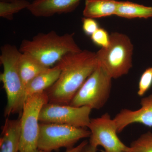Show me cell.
Masks as SVG:
<instances>
[{"mask_svg": "<svg viewBox=\"0 0 152 152\" xmlns=\"http://www.w3.org/2000/svg\"><path fill=\"white\" fill-rule=\"evenodd\" d=\"M31 3L28 0H14L10 2L0 1V17L12 20L14 15L25 9H27Z\"/></svg>", "mask_w": 152, "mask_h": 152, "instance_id": "e0dca14e", "label": "cell"}, {"mask_svg": "<svg viewBox=\"0 0 152 152\" xmlns=\"http://www.w3.org/2000/svg\"><path fill=\"white\" fill-rule=\"evenodd\" d=\"M140 108L137 110L123 109L116 115L113 119L118 133L121 132L129 125L140 124L152 127V94L142 98Z\"/></svg>", "mask_w": 152, "mask_h": 152, "instance_id": "30bf717a", "label": "cell"}, {"mask_svg": "<svg viewBox=\"0 0 152 152\" xmlns=\"http://www.w3.org/2000/svg\"><path fill=\"white\" fill-rule=\"evenodd\" d=\"M14 0H0V1L1 2H10Z\"/></svg>", "mask_w": 152, "mask_h": 152, "instance_id": "cb8c5ba5", "label": "cell"}, {"mask_svg": "<svg viewBox=\"0 0 152 152\" xmlns=\"http://www.w3.org/2000/svg\"><path fill=\"white\" fill-rule=\"evenodd\" d=\"M56 64L61 69L59 77L45 92L48 103L69 105L82 85L98 67L96 53L82 50L68 54Z\"/></svg>", "mask_w": 152, "mask_h": 152, "instance_id": "6da1fadb", "label": "cell"}, {"mask_svg": "<svg viewBox=\"0 0 152 152\" xmlns=\"http://www.w3.org/2000/svg\"><path fill=\"white\" fill-rule=\"evenodd\" d=\"M115 15L126 19L152 18V7L129 1H119Z\"/></svg>", "mask_w": 152, "mask_h": 152, "instance_id": "2e32d148", "label": "cell"}, {"mask_svg": "<svg viewBox=\"0 0 152 152\" xmlns=\"http://www.w3.org/2000/svg\"><path fill=\"white\" fill-rule=\"evenodd\" d=\"M118 2L116 0H86L83 15L86 18L95 19L115 15Z\"/></svg>", "mask_w": 152, "mask_h": 152, "instance_id": "5bb4252c", "label": "cell"}, {"mask_svg": "<svg viewBox=\"0 0 152 152\" xmlns=\"http://www.w3.org/2000/svg\"><path fill=\"white\" fill-rule=\"evenodd\" d=\"M88 141L84 140L82 142L80 145L72 148L68 149L65 152H80L85 146L88 143Z\"/></svg>", "mask_w": 152, "mask_h": 152, "instance_id": "7402d4cb", "label": "cell"}, {"mask_svg": "<svg viewBox=\"0 0 152 152\" xmlns=\"http://www.w3.org/2000/svg\"><path fill=\"white\" fill-rule=\"evenodd\" d=\"M134 45L126 35L118 32L110 35V43L96 53L99 64L112 79L129 73L132 67Z\"/></svg>", "mask_w": 152, "mask_h": 152, "instance_id": "277c9868", "label": "cell"}, {"mask_svg": "<svg viewBox=\"0 0 152 152\" xmlns=\"http://www.w3.org/2000/svg\"><path fill=\"white\" fill-rule=\"evenodd\" d=\"M32 1H35V0H32Z\"/></svg>", "mask_w": 152, "mask_h": 152, "instance_id": "484cf974", "label": "cell"}, {"mask_svg": "<svg viewBox=\"0 0 152 152\" xmlns=\"http://www.w3.org/2000/svg\"><path fill=\"white\" fill-rule=\"evenodd\" d=\"M88 128L91 132L89 143L96 148L102 147V152L128 151L129 147L119 138L115 123L108 113L91 119Z\"/></svg>", "mask_w": 152, "mask_h": 152, "instance_id": "9c48e42d", "label": "cell"}, {"mask_svg": "<svg viewBox=\"0 0 152 152\" xmlns=\"http://www.w3.org/2000/svg\"><path fill=\"white\" fill-rule=\"evenodd\" d=\"M92 109L48 103L42 108L39 121L42 123L59 124L77 128H88Z\"/></svg>", "mask_w": 152, "mask_h": 152, "instance_id": "ba28073f", "label": "cell"}, {"mask_svg": "<svg viewBox=\"0 0 152 152\" xmlns=\"http://www.w3.org/2000/svg\"><path fill=\"white\" fill-rule=\"evenodd\" d=\"M81 0H35L27 10L36 17L48 18L75 10Z\"/></svg>", "mask_w": 152, "mask_h": 152, "instance_id": "8fae6325", "label": "cell"}, {"mask_svg": "<svg viewBox=\"0 0 152 152\" xmlns=\"http://www.w3.org/2000/svg\"><path fill=\"white\" fill-rule=\"evenodd\" d=\"M127 152H152V133L141 135L131 143Z\"/></svg>", "mask_w": 152, "mask_h": 152, "instance_id": "ac0fdd59", "label": "cell"}, {"mask_svg": "<svg viewBox=\"0 0 152 152\" xmlns=\"http://www.w3.org/2000/svg\"><path fill=\"white\" fill-rule=\"evenodd\" d=\"M48 103V98L45 92L31 95L26 99L20 119L19 152H35L38 150L39 117L42 108Z\"/></svg>", "mask_w": 152, "mask_h": 152, "instance_id": "8992f818", "label": "cell"}, {"mask_svg": "<svg viewBox=\"0 0 152 152\" xmlns=\"http://www.w3.org/2000/svg\"></svg>", "mask_w": 152, "mask_h": 152, "instance_id": "4316f807", "label": "cell"}, {"mask_svg": "<svg viewBox=\"0 0 152 152\" xmlns=\"http://www.w3.org/2000/svg\"><path fill=\"white\" fill-rule=\"evenodd\" d=\"M112 79L99 64L79 89L69 105L75 107H88L92 110L102 109L110 98Z\"/></svg>", "mask_w": 152, "mask_h": 152, "instance_id": "5b68a950", "label": "cell"}, {"mask_svg": "<svg viewBox=\"0 0 152 152\" xmlns=\"http://www.w3.org/2000/svg\"><path fill=\"white\" fill-rule=\"evenodd\" d=\"M21 53L16 46L11 44H5L1 48L0 63L4 71L0 75V80L7 96L4 113L7 118L22 113L26 98L19 71V61Z\"/></svg>", "mask_w": 152, "mask_h": 152, "instance_id": "3957f363", "label": "cell"}, {"mask_svg": "<svg viewBox=\"0 0 152 152\" xmlns=\"http://www.w3.org/2000/svg\"><path fill=\"white\" fill-rule=\"evenodd\" d=\"M74 35V33L59 35L53 30L38 33L31 39L22 40L19 50L30 54L46 67L50 68L66 55L82 51Z\"/></svg>", "mask_w": 152, "mask_h": 152, "instance_id": "7a4b0ae2", "label": "cell"}, {"mask_svg": "<svg viewBox=\"0 0 152 152\" xmlns=\"http://www.w3.org/2000/svg\"><path fill=\"white\" fill-rule=\"evenodd\" d=\"M46 152L45 151H41V150H37L36 152Z\"/></svg>", "mask_w": 152, "mask_h": 152, "instance_id": "d4e9b609", "label": "cell"}, {"mask_svg": "<svg viewBox=\"0 0 152 152\" xmlns=\"http://www.w3.org/2000/svg\"><path fill=\"white\" fill-rule=\"evenodd\" d=\"M91 38L95 45L101 48L107 47L110 43V35L103 28H99L91 36Z\"/></svg>", "mask_w": 152, "mask_h": 152, "instance_id": "ffe728a7", "label": "cell"}, {"mask_svg": "<svg viewBox=\"0 0 152 152\" xmlns=\"http://www.w3.org/2000/svg\"><path fill=\"white\" fill-rule=\"evenodd\" d=\"M91 132L85 128L59 124H39L38 149L46 152L61 148H74L81 139L90 137Z\"/></svg>", "mask_w": 152, "mask_h": 152, "instance_id": "52a82bcc", "label": "cell"}, {"mask_svg": "<svg viewBox=\"0 0 152 152\" xmlns=\"http://www.w3.org/2000/svg\"><path fill=\"white\" fill-rule=\"evenodd\" d=\"M82 23L84 32L90 37L100 28L99 23L95 19L84 17L82 18Z\"/></svg>", "mask_w": 152, "mask_h": 152, "instance_id": "44dd1931", "label": "cell"}, {"mask_svg": "<svg viewBox=\"0 0 152 152\" xmlns=\"http://www.w3.org/2000/svg\"><path fill=\"white\" fill-rule=\"evenodd\" d=\"M61 72V68L56 64L39 74L26 86V97L45 91L57 81Z\"/></svg>", "mask_w": 152, "mask_h": 152, "instance_id": "4fadbf2b", "label": "cell"}, {"mask_svg": "<svg viewBox=\"0 0 152 152\" xmlns=\"http://www.w3.org/2000/svg\"><path fill=\"white\" fill-rule=\"evenodd\" d=\"M152 86V67L147 68L142 74L139 80L137 95L143 96Z\"/></svg>", "mask_w": 152, "mask_h": 152, "instance_id": "d6986e66", "label": "cell"}, {"mask_svg": "<svg viewBox=\"0 0 152 152\" xmlns=\"http://www.w3.org/2000/svg\"><path fill=\"white\" fill-rule=\"evenodd\" d=\"M20 135V119L7 118L2 127L0 152H19Z\"/></svg>", "mask_w": 152, "mask_h": 152, "instance_id": "7c38bea8", "label": "cell"}, {"mask_svg": "<svg viewBox=\"0 0 152 152\" xmlns=\"http://www.w3.org/2000/svg\"><path fill=\"white\" fill-rule=\"evenodd\" d=\"M97 148L91 145L88 143L85 146L80 152H97Z\"/></svg>", "mask_w": 152, "mask_h": 152, "instance_id": "603a6c76", "label": "cell"}, {"mask_svg": "<svg viewBox=\"0 0 152 152\" xmlns=\"http://www.w3.org/2000/svg\"><path fill=\"white\" fill-rule=\"evenodd\" d=\"M19 68L22 81L26 88L33 79L48 68L43 65L33 56L22 53L19 61Z\"/></svg>", "mask_w": 152, "mask_h": 152, "instance_id": "9a60e30c", "label": "cell"}]
</instances>
